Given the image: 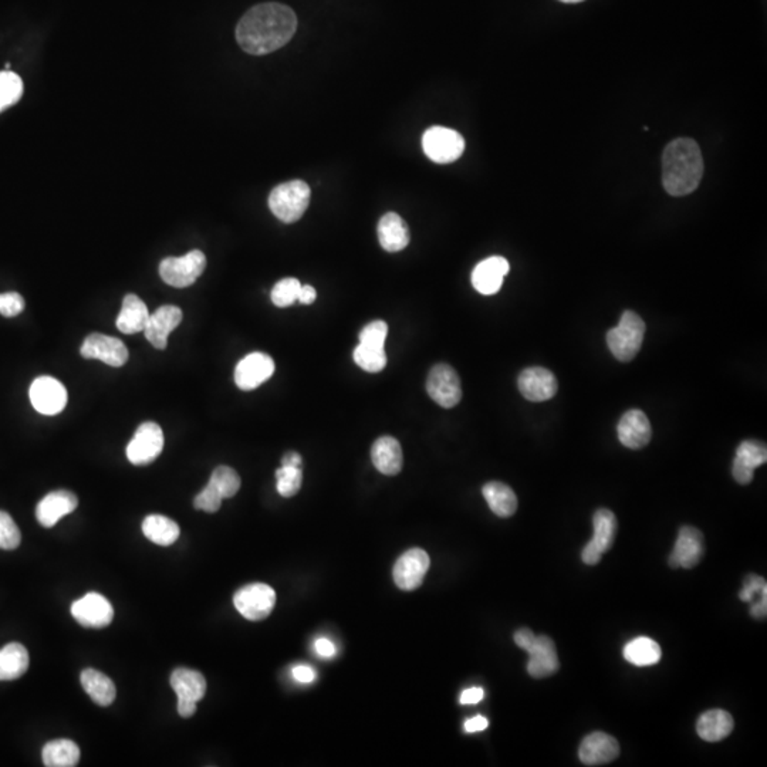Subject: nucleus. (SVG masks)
<instances>
[{"label":"nucleus","instance_id":"nucleus-1","mask_svg":"<svg viewBox=\"0 0 767 767\" xmlns=\"http://www.w3.org/2000/svg\"><path fill=\"white\" fill-rule=\"evenodd\" d=\"M298 29V16L286 5L260 4L248 10L236 26L241 50L253 56L273 53L288 44Z\"/></svg>","mask_w":767,"mask_h":767},{"label":"nucleus","instance_id":"nucleus-2","mask_svg":"<svg viewBox=\"0 0 767 767\" xmlns=\"http://www.w3.org/2000/svg\"><path fill=\"white\" fill-rule=\"evenodd\" d=\"M704 158L696 141L674 139L662 154V184L672 196L689 195L696 191L704 176Z\"/></svg>","mask_w":767,"mask_h":767},{"label":"nucleus","instance_id":"nucleus-3","mask_svg":"<svg viewBox=\"0 0 767 767\" xmlns=\"http://www.w3.org/2000/svg\"><path fill=\"white\" fill-rule=\"evenodd\" d=\"M310 198V186L305 181L295 179L280 184L270 192L269 208L279 221L293 223L305 215Z\"/></svg>","mask_w":767,"mask_h":767},{"label":"nucleus","instance_id":"nucleus-4","mask_svg":"<svg viewBox=\"0 0 767 767\" xmlns=\"http://www.w3.org/2000/svg\"><path fill=\"white\" fill-rule=\"evenodd\" d=\"M645 323L634 311H624L619 326L607 333V345L617 360L629 363L641 350Z\"/></svg>","mask_w":767,"mask_h":767},{"label":"nucleus","instance_id":"nucleus-5","mask_svg":"<svg viewBox=\"0 0 767 767\" xmlns=\"http://www.w3.org/2000/svg\"><path fill=\"white\" fill-rule=\"evenodd\" d=\"M422 148L435 164L455 163L465 151V139L455 129L431 127L423 134Z\"/></svg>","mask_w":767,"mask_h":767},{"label":"nucleus","instance_id":"nucleus-6","mask_svg":"<svg viewBox=\"0 0 767 767\" xmlns=\"http://www.w3.org/2000/svg\"><path fill=\"white\" fill-rule=\"evenodd\" d=\"M206 268V258L201 251H192L181 258H166L159 265V275L166 285L184 289L194 285Z\"/></svg>","mask_w":767,"mask_h":767},{"label":"nucleus","instance_id":"nucleus-7","mask_svg":"<svg viewBox=\"0 0 767 767\" xmlns=\"http://www.w3.org/2000/svg\"><path fill=\"white\" fill-rule=\"evenodd\" d=\"M520 649L529 652L527 672L533 678H547V677H552L559 671L560 664L556 645L547 635H535L530 632L520 645Z\"/></svg>","mask_w":767,"mask_h":767},{"label":"nucleus","instance_id":"nucleus-8","mask_svg":"<svg viewBox=\"0 0 767 767\" xmlns=\"http://www.w3.org/2000/svg\"><path fill=\"white\" fill-rule=\"evenodd\" d=\"M233 604L245 619L260 621L268 619L275 609L276 592L270 585L263 582L245 585L236 592Z\"/></svg>","mask_w":767,"mask_h":767},{"label":"nucleus","instance_id":"nucleus-9","mask_svg":"<svg viewBox=\"0 0 767 767\" xmlns=\"http://www.w3.org/2000/svg\"><path fill=\"white\" fill-rule=\"evenodd\" d=\"M164 450V433L158 423L144 422L139 425L133 440L127 447V458L137 467L154 462Z\"/></svg>","mask_w":767,"mask_h":767},{"label":"nucleus","instance_id":"nucleus-10","mask_svg":"<svg viewBox=\"0 0 767 767\" xmlns=\"http://www.w3.org/2000/svg\"><path fill=\"white\" fill-rule=\"evenodd\" d=\"M427 393L442 408H453L462 400V385L457 371L448 365H433L427 378Z\"/></svg>","mask_w":767,"mask_h":767},{"label":"nucleus","instance_id":"nucleus-11","mask_svg":"<svg viewBox=\"0 0 767 767\" xmlns=\"http://www.w3.org/2000/svg\"><path fill=\"white\" fill-rule=\"evenodd\" d=\"M71 615L87 629H104L114 619L113 605L104 595L89 592L71 605Z\"/></svg>","mask_w":767,"mask_h":767},{"label":"nucleus","instance_id":"nucleus-12","mask_svg":"<svg viewBox=\"0 0 767 767\" xmlns=\"http://www.w3.org/2000/svg\"><path fill=\"white\" fill-rule=\"evenodd\" d=\"M430 566L427 552L422 549L408 550L393 566V582L403 592L417 590L422 584Z\"/></svg>","mask_w":767,"mask_h":767},{"label":"nucleus","instance_id":"nucleus-13","mask_svg":"<svg viewBox=\"0 0 767 767\" xmlns=\"http://www.w3.org/2000/svg\"><path fill=\"white\" fill-rule=\"evenodd\" d=\"M30 401L37 412L57 415L66 408L67 391L63 384L53 377H39L30 387Z\"/></svg>","mask_w":767,"mask_h":767},{"label":"nucleus","instance_id":"nucleus-14","mask_svg":"<svg viewBox=\"0 0 767 767\" xmlns=\"http://www.w3.org/2000/svg\"><path fill=\"white\" fill-rule=\"evenodd\" d=\"M80 353L87 360H99L111 367H123L128 361V350L119 338L94 333L84 340Z\"/></svg>","mask_w":767,"mask_h":767},{"label":"nucleus","instance_id":"nucleus-15","mask_svg":"<svg viewBox=\"0 0 767 767\" xmlns=\"http://www.w3.org/2000/svg\"><path fill=\"white\" fill-rule=\"evenodd\" d=\"M275 373V361L265 353H251L241 358L235 368V383L241 391L260 387Z\"/></svg>","mask_w":767,"mask_h":767},{"label":"nucleus","instance_id":"nucleus-16","mask_svg":"<svg viewBox=\"0 0 767 767\" xmlns=\"http://www.w3.org/2000/svg\"><path fill=\"white\" fill-rule=\"evenodd\" d=\"M704 553V535L692 526L681 527L669 556V566L672 569H694L701 562Z\"/></svg>","mask_w":767,"mask_h":767},{"label":"nucleus","instance_id":"nucleus-17","mask_svg":"<svg viewBox=\"0 0 767 767\" xmlns=\"http://www.w3.org/2000/svg\"><path fill=\"white\" fill-rule=\"evenodd\" d=\"M517 385H519L523 397L532 401V402L552 400L559 390L557 378L554 377L552 371L542 367L523 370L520 373Z\"/></svg>","mask_w":767,"mask_h":767},{"label":"nucleus","instance_id":"nucleus-18","mask_svg":"<svg viewBox=\"0 0 767 767\" xmlns=\"http://www.w3.org/2000/svg\"><path fill=\"white\" fill-rule=\"evenodd\" d=\"M183 321V310L176 306L166 305L159 308L154 315H149L144 335L147 340L158 348L166 350L168 337Z\"/></svg>","mask_w":767,"mask_h":767},{"label":"nucleus","instance_id":"nucleus-19","mask_svg":"<svg viewBox=\"0 0 767 767\" xmlns=\"http://www.w3.org/2000/svg\"><path fill=\"white\" fill-rule=\"evenodd\" d=\"M510 265L502 256H492L480 261L472 271V285L483 296L497 295L502 289L503 279L509 273Z\"/></svg>","mask_w":767,"mask_h":767},{"label":"nucleus","instance_id":"nucleus-20","mask_svg":"<svg viewBox=\"0 0 767 767\" xmlns=\"http://www.w3.org/2000/svg\"><path fill=\"white\" fill-rule=\"evenodd\" d=\"M619 754V742L604 732H594L585 736L579 749L580 761L585 766H602L615 761Z\"/></svg>","mask_w":767,"mask_h":767},{"label":"nucleus","instance_id":"nucleus-21","mask_svg":"<svg viewBox=\"0 0 767 767\" xmlns=\"http://www.w3.org/2000/svg\"><path fill=\"white\" fill-rule=\"evenodd\" d=\"M620 442L630 450H641L651 440L652 430L649 417L642 411L631 410L619 422Z\"/></svg>","mask_w":767,"mask_h":767},{"label":"nucleus","instance_id":"nucleus-22","mask_svg":"<svg viewBox=\"0 0 767 767\" xmlns=\"http://www.w3.org/2000/svg\"><path fill=\"white\" fill-rule=\"evenodd\" d=\"M767 460L766 445L758 440H743L736 450L732 473L736 482L748 485L753 480L754 469Z\"/></svg>","mask_w":767,"mask_h":767},{"label":"nucleus","instance_id":"nucleus-23","mask_svg":"<svg viewBox=\"0 0 767 767\" xmlns=\"http://www.w3.org/2000/svg\"><path fill=\"white\" fill-rule=\"evenodd\" d=\"M79 507V499L69 490H56L44 497L37 505L36 517L43 527L56 526L62 517L73 513Z\"/></svg>","mask_w":767,"mask_h":767},{"label":"nucleus","instance_id":"nucleus-24","mask_svg":"<svg viewBox=\"0 0 767 767\" xmlns=\"http://www.w3.org/2000/svg\"><path fill=\"white\" fill-rule=\"evenodd\" d=\"M377 233L381 248L390 253L403 251L410 243V229L395 212H388L380 219Z\"/></svg>","mask_w":767,"mask_h":767},{"label":"nucleus","instance_id":"nucleus-25","mask_svg":"<svg viewBox=\"0 0 767 767\" xmlns=\"http://www.w3.org/2000/svg\"><path fill=\"white\" fill-rule=\"evenodd\" d=\"M371 460L378 472L387 477H395L402 469V448L393 437H381L371 448Z\"/></svg>","mask_w":767,"mask_h":767},{"label":"nucleus","instance_id":"nucleus-26","mask_svg":"<svg viewBox=\"0 0 767 767\" xmlns=\"http://www.w3.org/2000/svg\"><path fill=\"white\" fill-rule=\"evenodd\" d=\"M149 318L148 308L138 296L129 293L124 298L123 308L117 317V328L124 335H137L146 328Z\"/></svg>","mask_w":767,"mask_h":767},{"label":"nucleus","instance_id":"nucleus-27","mask_svg":"<svg viewBox=\"0 0 767 767\" xmlns=\"http://www.w3.org/2000/svg\"><path fill=\"white\" fill-rule=\"evenodd\" d=\"M734 728L732 715L722 709L705 712L696 724L699 738L706 742H721L728 738Z\"/></svg>","mask_w":767,"mask_h":767},{"label":"nucleus","instance_id":"nucleus-28","mask_svg":"<svg viewBox=\"0 0 767 767\" xmlns=\"http://www.w3.org/2000/svg\"><path fill=\"white\" fill-rule=\"evenodd\" d=\"M171 687L178 699H185L196 704L206 694L205 677L194 669L176 668L171 675Z\"/></svg>","mask_w":767,"mask_h":767},{"label":"nucleus","instance_id":"nucleus-29","mask_svg":"<svg viewBox=\"0 0 767 767\" xmlns=\"http://www.w3.org/2000/svg\"><path fill=\"white\" fill-rule=\"evenodd\" d=\"M29 652L19 642L5 645L0 649V681H14L29 669Z\"/></svg>","mask_w":767,"mask_h":767},{"label":"nucleus","instance_id":"nucleus-30","mask_svg":"<svg viewBox=\"0 0 767 767\" xmlns=\"http://www.w3.org/2000/svg\"><path fill=\"white\" fill-rule=\"evenodd\" d=\"M80 681L90 698L99 706H109L116 699V685L103 672L91 668L84 669L80 675Z\"/></svg>","mask_w":767,"mask_h":767},{"label":"nucleus","instance_id":"nucleus-31","mask_svg":"<svg viewBox=\"0 0 767 767\" xmlns=\"http://www.w3.org/2000/svg\"><path fill=\"white\" fill-rule=\"evenodd\" d=\"M483 497L487 499L492 512L499 517H510L516 513L517 497L507 485L502 482H489L483 487Z\"/></svg>","mask_w":767,"mask_h":767},{"label":"nucleus","instance_id":"nucleus-32","mask_svg":"<svg viewBox=\"0 0 767 767\" xmlns=\"http://www.w3.org/2000/svg\"><path fill=\"white\" fill-rule=\"evenodd\" d=\"M42 758L47 767H74L79 764L80 749L73 741L57 739L44 744Z\"/></svg>","mask_w":767,"mask_h":767},{"label":"nucleus","instance_id":"nucleus-33","mask_svg":"<svg viewBox=\"0 0 767 767\" xmlns=\"http://www.w3.org/2000/svg\"><path fill=\"white\" fill-rule=\"evenodd\" d=\"M625 661L635 667H649V665L658 664L661 661L662 651L658 642L649 637H639L632 639L629 644L625 645L624 651Z\"/></svg>","mask_w":767,"mask_h":767},{"label":"nucleus","instance_id":"nucleus-34","mask_svg":"<svg viewBox=\"0 0 767 767\" xmlns=\"http://www.w3.org/2000/svg\"><path fill=\"white\" fill-rule=\"evenodd\" d=\"M143 532L147 539L158 546H171L178 540V523L163 515H149L144 519Z\"/></svg>","mask_w":767,"mask_h":767},{"label":"nucleus","instance_id":"nucleus-35","mask_svg":"<svg viewBox=\"0 0 767 767\" xmlns=\"http://www.w3.org/2000/svg\"><path fill=\"white\" fill-rule=\"evenodd\" d=\"M594 537L592 543L599 547L600 552L604 554L609 552L614 544L615 530H617V519L614 513L609 509H599L595 512L594 519Z\"/></svg>","mask_w":767,"mask_h":767},{"label":"nucleus","instance_id":"nucleus-36","mask_svg":"<svg viewBox=\"0 0 767 767\" xmlns=\"http://www.w3.org/2000/svg\"><path fill=\"white\" fill-rule=\"evenodd\" d=\"M24 96V81L14 71H0V113L14 106Z\"/></svg>","mask_w":767,"mask_h":767},{"label":"nucleus","instance_id":"nucleus-37","mask_svg":"<svg viewBox=\"0 0 767 767\" xmlns=\"http://www.w3.org/2000/svg\"><path fill=\"white\" fill-rule=\"evenodd\" d=\"M353 357H355V365L368 373H380L387 367V355L384 347L358 345Z\"/></svg>","mask_w":767,"mask_h":767},{"label":"nucleus","instance_id":"nucleus-38","mask_svg":"<svg viewBox=\"0 0 767 767\" xmlns=\"http://www.w3.org/2000/svg\"><path fill=\"white\" fill-rule=\"evenodd\" d=\"M209 483L216 488L223 499L235 497L241 489V478H239L238 472L232 468L223 467V465L213 470Z\"/></svg>","mask_w":767,"mask_h":767},{"label":"nucleus","instance_id":"nucleus-39","mask_svg":"<svg viewBox=\"0 0 767 767\" xmlns=\"http://www.w3.org/2000/svg\"><path fill=\"white\" fill-rule=\"evenodd\" d=\"M301 283L295 278L281 279L271 290V301L276 308H289L298 301Z\"/></svg>","mask_w":767,"mask_h":767},{"label":"nucleus","instance_id":"nucleus-40","mask_svg":"<svg viewBox=\"0 0 767 767\" xmlns=\"http://www.w3.org/2000/svg\"><path fill=\"white\" fill-rule=\"evenodd\" d=\"M278 492L283 497H293L300 490L303 480L301 468L280 467L276 470Z\"/></svg>","mask_w":767,"mask_h":767},{"label":"nucleus","instance_id":"nucleus-41","mask_svg":"<svg viewBox=\"0 0 767 767\" xmlns=\"http://www.w3.org/2000/svg\"><path fill=\"white\" fill-rule=\"evenodd\" d=\"M22 542L19 527L9 513L0 510V549L14 550Z\"/></svg>","mask_w":767,"mask_h":767},{"label":"nucleus","instance_id":"nucleus-42","mask_svg":"<svg viewBox=\"0 0 767 767\" xmlns=\"http://www.w3.org/2000/svg\"><path fill=\"white\" fill-rule=\"evenodd\" d=\"M388 335V326L385 321H371L360 333V345L371 347H384Z\"/></svg>","mask_w":767,"mask_h":767},{"label":"nucleus","instance_id":"nucleus-43","mask_svg":"<svg viewBox=\"0 0 767 767\" xmlns=\"http://www.w3.org/2000/svg\"><path fill=\"white\" fill-rule=\"evenodd\" d=\"M222 500H223V497H222L221 493L216 490L212 483H208L204 490L196 495L194 507H195V509L204 510L206 513H215L221 509Z\"/></svg>","mask_w":767,"mask_h":767},{"label":"nucleus","instance_id":"nucleus-44","mask_svg":"<svg viewBox=\"0 0 767 767\" xmlns=\"http://www.w3.org/2000/svg\"><path fill=\"white\" fill-rule=\"evenodd\" d=\"M24 310V298L16 293L9 291L0 295V315L5 317H14Z\"/></svg>","mask_w":767,"mask_h":767},{"label":"nucleus","instance_id":"nucleus-45","mask_svg":"<svg viewBox=\"0 0 767 767\" xmlns=\"http://www.w3.org/2000/svg\"><path fill=\"white\" fill-rule=\"evenodd\" d=\"M756 594L767 595L766 582L762 577H759V575H748L746 580H744L743 589H742L739 597H741L742 601L753 602Z\"/></svg>","mask_w":767,"mask_h":767},{"label":"nucleus","instance_id":"nucleus-46","mask_svg":"<svg viewBox=\"0 0 767 767\" xmlns=\"http://www.w3.org/2000/svg\"><path fill=\"white\" fill-rule=\"evenodd\" d=\"M602 553L600 552L599 547L595 546L594 543L589 542L585 544L584 549H582V560L587 564V566H595V564H599L600 560H601Z\"/></svg>","mask_w":767,"mask_h":767},{"label":"nucleus","instance_id":"nucleus-47","mask_svg":"<svg viewBox=\"0 0 767 767\" xmlns=\"http://www.w3.org/2000/svg\"><path fill=\"white\" fill-rule=\"evenodd\" d=\"M291 675L300 684H310V682L316 679L315 669L310 668L308 665H298V667L291 669Z\"/></svg>","mask_w":767,"mask_h":767},{"label":"nucleus","instance_id":"nucleus-48","mask_svg":"<svg viewBox=\"0 0 767 767\" xmlns=\"http://www.w3.org/2000/svg\"><path fill=\"white\" fill-rule=\"evenodd\" d=\"M488 726H489V721H488L485 716L478 715V716H473V718L468 719V721L465 722V726H463V728H465V731H467L468 734H475V732L485 731Z\"/></svg>","mask_w":767,"mask_h":767},{"label":"nucleus","instance_id":"nucleus-49","mask_svg":"<svg viewBox=\"0 0 767 767\" xmlns=\"http://www.w3.org/2000/svg\"><path fill=\"white\" fill-rule=\"evenodd\" d=\"M483 696H485V692H483L482 688H470L462 692L459 702L462 705L479 704Z\"/></svg>","mask_w":767,"mask_h":767},{"label":"nucleus","instance_id":"nucleus-50","mask_svg":"<svg viewBox=\"0 0 767 767\" xmlns=\"http://www.w3.org/2000/svg\"><path fill=\"white\" fill-rule=\"evenodd\" d=\"M316 651L320 657L323 658H331V657H335L336 655V647L330 639H318L315 644Z\"/></svg>","mask_w":767,"mask_h":767},{"label":"nucleus","instance_id":"nucleus-51","mask_svg":"<svg viewBox=\"0 0 767 767\" xmlns=\"http://www.w3.org/2000/svg\"><path fill=\"white\" fill-rule=\"evenodd\" d=\"M316 298H317V291H316L313 286L301 285L298 298V301H300L301 305H311L313 301H316Z\"/></svg>","mask_w":767,"mask_h":767},{"label":"nucleus","instance_id":"nucleus-52","mask_svg":"<svg viewBox=\"0 0 767 767\" xmlns=\"http://www.w3.org/2000/svg\"><path fill=\"white\" fill-rule=\"evenodd\" d=\"M196 712V702L185 701V699H178V714L183 718H191L192 715Z\"/></svg>","mask_w":767,"mask_h":767},{"label":"nucleus","instance_id":"nucleus-53","mask_svg":"<svg viewBox=\"0 0 767 767\" xmlns=\"http://www.w3.org/2000/svg\"><path fill=\"white\" fill-rule=\"evenodd\" d=\"M767 597H761L758 602H753L751 607V615L754 619L762 620L766 617Z\"/></svg>","mask_w":767,"mask_h":767},{"label":"nucleus","instance_id":"nucleus-54","mask_svg":"<svg viewBox=\"0 0 767 767\" xmlns=\"http://www.w3.org/2000/svg\"><path fill=\"white\" fill-rule=\"evenodd\" d=\"M281 467L301 468L303 459L298 452H288L281 459Z\"/></svg>","mask_w":767,"mask_h":767},{"label":"nucleus","instance_id":"nucleus-55","mask_svg":"<svg viewBox=\"0 0 767 767\" xmlns=\"http://www.w3.org/2000/svg\"><path fill=\"white\" fill-rule=\"evenodd\" d=\"M563 4H580V2H584V0H560Z\"/></svg>","mask_w":767,"mask_h":767}]
</instances>
